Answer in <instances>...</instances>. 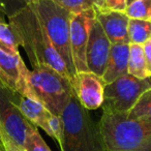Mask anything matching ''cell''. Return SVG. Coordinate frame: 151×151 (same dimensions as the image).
Returning a JSON list of instances; mask_svg holds the SVG:
<instances>
[{
  "mask_svg": "<svg viewBox=\"0 0 151 151\" xmlns=\"http://www.w3.org/2000/svg\"><path fill=\"white\" fill-rule=\"evenodd\" d=\"M63 124L61 151H106L95 123L76 94L71 96L60 114Z\"/></svg>",
  "mask_w": 151,
  "mask_h": 151,
  "instance_id": "obj_3",
  "label": "cell"
},
{
  "mask_svg": "<svg viewBox=\"0 0 151 151\" xmlns=\"http://www.w3.org/2000/svg\"><path fill=\"white\" fill-rule=\"evenodd\" d=\"M129 44L112 45L105 70L101 76L105 84H111L118 78L128 73Z\"/></svg>",
  "mask_w": 151,
  "mask_h": 151,
  "instance_id": "obj_13",
  "label": "cell"
},
{
  "mask_svg": "<svg viewBox=\"0 0 151 151\" xmlns=\"http://www.w3.org/2000/svg\"><path fill=\"white\" fill-rule=\"evenodd\" d=\"M5 22V19H4V15H3L1 12H0V23H3Z\"/></svg>",
  "mask_w": 151,
  "mask_h": 151,
  "instance_id": "obj_30",
  "label": "cell"
},
{
  "mask_svg": "<svg viewBox=\"0 0 151 151\" xmlns=\"http://www.w3.org/2000/svg\"><path fill=\"white\" fill-rule=\"evenodd\" d=\"M0 68L5 76L7 86L12 91L36 99L29 84L30 70L25 65L21 55H13L0 48Z\"/></svg>",
  "mask_w": 151,
  "mask_h": 151,
  "instance_id": "obj_9",
  "label": "cell"
},
{
  "mask_svg": "<svg viewBox=\"0 0 151 151\" xmlns=\"http://www.w3.org/2000/svg\"><path fill=\"white\" fill-rule=\"evenodd\" d=\"M29 5L36 13L53 46L66 65L73 82L77 73L69 42L70 22L73 14L57 5L52 0H34Z\"/></svg>",
  "mask_w": 151,
  "mask_h": 151,
  "instance_id": "obj_4",
  "label": "cell"
},
{
  "mask_svg": "<svg viewBox=\"0 0 151 151\" xmlns=\"http://www.w3.org/2000/svg\"><path fill=\"white\" fill-rule=\"evenodd\" d=\"M94 18V9L75 14L70 22V51L76 71H88L86 64V48L89 28Z\"/></svg>",
  "mask_w": 151,
  "mask_h": 151,
  "instance_id": "obj_8",
  "label": "cell"
},
{
  "mask_svg": "<svg viewBox=\"0 0 151 151\" xmlns=\"http://www.w3.org/2000/svg\"><path fill=\"white\" fill-rule=\"evenodd\" d=\"M7 19L9 27L16 35L19 46L25 51L32 68L48 65L71 81L66 65L57 53L31 5H25Z\"/></svg>",
  "mask_w": 151,
  "mask_h": 151,
  "instance_id": "obj_1",
  "label": "cell"
},
{
  "mask_svg": "<svg viewBox=\"0 0 151 151\" xmlns=\"http://www.w3.org/2000/svg\"><path fill=\"white\" fill-rule=\"evenodd\" d=\"M111 48V42L94 17L89 28L88 42L86 48V64L88 71H91L99 77L103 76Z\"/></svg>",
  "mask_w": 151,
  "mask_h": 151,
  "instance_id": "obj_10",
  "label": "cell"
},
{
  "mask_svg": "<svg viewBox=\"0 0 151 151\" xmlns=\"http://www.w3.org/2000/svg\"><path fill=\"white\" fill-rule=\"evenodd\" d=\"M128 73L138 79L151 78L142 45L129 44Z\"/></svg>",
  "mask_w": 151,
  "mask_h": 151,
  "instance_id": "obj_15",
  "label": "cell"
},
{
  "mask_svg": "<svg viewBox=\"0 0 151 151\" xmlns=\"http://www.w3.org/2000/svg\"><path fill=\"white\" fill-rule=\"evenodd\" d=\"M52 1L73 15L94 9L96 7L94 0H52Z\"/></svg>",
  "mask_w": 151,
  "mask_h": 151,
  "instance_id": "obj_20",
  "label": "cell"
},
{
  "mask_svg": "<svg viewBox=\"0 0 151 151\" xmlns=\"http://www.w3.org/2000/svg\"><path fill=\"white\" fill-rule=\"evenodd\" d=\"M124 14L129 19L151 21V0H134L128 3Z\"/></svg>",
  "mask_w": 151,
  "mask_h": 151,
  "instance_id": "obj_18",
  "label": "cell"
},
{
  "mask_svg": "<svg viewBox=\"0 0 151 151\" xmlns=\"http://www.w3.org/2000/svg\"><path fill=\"white\" fill-rule=\"evenodd\" d=\"M0 87H6V88H9V86H7L6 78H5V76L3 75L2 70H1V68H0Z\"/></svg>",
  "mask_w": 151,
  "mask_h": 151,
  "instance_id": "obj_27",
  "label": "cell"
},
{
  "mask_svg": "<svg viewBox=\"0 0 151 151\" xmlns=\"http://www.w3.org/2000/svg\"><path fill=\"white\" fill-rule=\"evenodd\" d=\"M99 127L106 151H151V119L103 112Z\"/></svg>",
  "mask_w": 151,
  "mask_h": 151,
  "instance_id": "obj_2",
  "label": "cell"
},
{
  "mask_svg": "<svg viewBox=\"0 0 151 151\" xmlns=\"http://www.w3.org/2000/svg\"><path fill=\"white\" fill-rule=\"evenodd\" d=\"M127 34L129 44L144 45L151 40V21L129 19Z\"/></svg>",
  "mask_w": 151,
  "mask_h": 151,
  "instance_id": "obj_16",
  "label": "cell"
},
{
  "mask_svg": "<svg viewBox=\"0 0 151 151\" xmlns=\"http://www.w3.org/2000/svg\"><path fill=\"white\" fill-rule=\"evenodd\" d=\"M94 17L112 45L129 44L127 34L129 18L125 14L105 9H94Z\"/></svg>",
  "mask_w": 151,
  "mask_h": 151,
  "instance_id": "obj_12",
  "label": "cell"
},
{
  "mask_svg": "<svg viewBox=\"0 0 151 151\" xmlns=\"http://www.w3.org/2000/svg\"><path fill=\"white\" fill-rule=\"evenodd\" d=\"M150 76H151V70H150Z\"/></svg>",
  "mask_w": 151,
  "mask_h": 151,
  "instance_id": "obj_34",
  "label": "cell"
},
{
  "mask_svg": "<svg viewBox=\"0 0 151 151\" xmlns=\"http://www.w3.org/2000/svg\"><path fill=\"white\" fill-rule=\"evenodd\" d=\"M75 94L86 110H96L104 103L105 82L103 78L91 71H78L71 82Z\"/></svg>",
  "mask_w": 151,
  "mask_h": 151,
  "instance_id": "obj_11",
  "label": "cell"
},
{
  "mask_svg": "<svg viewBox=\"0 0 151 151\" xmlns=\"http://www.w3.org/2000/svg\"><path fill=\"white\" fill-rule=\"evenodd\" d=\"M16 93L6 87H0V130L23 148L28 134L35 126L20 111L16 104Z\"/></svg>",
  "mask_w": 151,
  "mask_h": 151,
  "instance_id": "obj_7",
  "label": "cell"
},
{
  "mask_svg": "<svg viewBox=\"0 0 151 151\" xmlns=\"http://www.w3.org/2000/svg\"><path fill=\"white\" fill-rule=\"evenodd\" d=\"M132 1H134V0H127V3H130V2H132Z\"/></svg>",
  "mask_w": 151,
  "mask_h": 151,
  "instance_id": "obj_32",
  "label": "cell"
},
{
  "mask_svg": "<svg viewBox=\"0 0 151 151\" xmlns=\"http://www.w3.org/2000/svg\"><path fill=\"white\" fill-rule=\"evenodd\" d=\"M22 1H23L25 5H29V4H31V3L33 2L34 0H22Z\"/></svg>",
  "mask_w": 151,
  "mask_h": 151,
  "instance_id": "obj_29",
  "label": "cell"
},
{
  "mask_svg": "<svg viewBox=\"0 0 151 151\" xmlns=\"http://www.w3.org/2000/svg\"><path fill=\"white\" fill-rule=\"evenodd\" d=\"M16 104L30 123L47 132L48 120L52 113L40 101L16 93Z\"/></svg>",
  "mask_w": 151,
  "mask_h": 151,
  "instance_id": "obj_14",
  "label": "cell"
},
{
  "mask_svg": "<svg viewBox=\"0 0 151 151\" xmlns=\"http://www.w3.org/2000/svg\"><path fill=\"white\" fill-rule=\"evenodd\" d=\"M125 116L128 119H151V88L141 95L134 108Z\"/></svg>",
  "mask_w": 151,
  "mask_h": 151,
  "instance_id": "obj_17",
  "label": "cell"
},
{
  "mask_svg": "<svg viewBox=\"0 0 151 151\" xmlns=\"http://www.w3.org/2000/svg\"><path fill=\"white\" fill-rule=\"evenodd\" d=\"M19 47V42L9 23H0V48L13 55H18L20 54Z\"/></svg>",
  "mask_w": 151,
  "mask_h": 151,
  "instance_id": "obj_19",
  "label": "cell"
},
{
  "mask_svg": "<svg viewBox=\"0 0 151 151\" xmlns=\"http://www.w3.org/2000/svg\"><path fill=\"white\" fill-rule=\"evenodd\" d=\"M127 0H104L103 9L107 11L124 13L127 7Z\"/></svg>",
  "mask_w": 151,
  "mask_h": 151,
  "instance_id": "obj_24",
  "label": "cell"
},
{
  "mask_svg": "<svg viewBox=\"0 0 151 151\" xmlns=\"http://www.w3.org/2000/svg\"><path fill=\"white\" fill-rule=\"evenodd\" d=\"M94 2H95V5H96L95 9H103L104 0H94Z\"/></svg>",
  "mask_w": 151,
  "mask_h": 151,
  "instance_id": "obj_28",
  "label": "cell"
},
{
  "mask_svg": "<svg viewBox=\"0 0 151 151\" xmlns=\"http://www.w3.org/2000/svg\"><path fill=\"white\" fill-rule=\"evenodd\" d=\"M0 137H1L2 144L6 151H25L22 147H20L19 145L16 144L11 138H9V137L3 132H1V130H0Z\"/></svg>",
  "mask_w": 151,
  "mask_h": 151,
  "instance_id": "obj_25",
  "label": "cell"
},
{
  "mask_svg": "<svg viewBox=\"0 0 151 151\" xmlns=\"http://www.w3.org/2000/svg\"><path fill=\"white\" fill-rule=\"evenodd\" d=\"M143 46V50H144V54L146 57V61H147V65H148V69L149 73L151 70V40H147Z\"/></svg>",
  "mask_w": 151,
  "mask_h": 151,
  "instance_id": "obj_26",
  "label": "cell"
},
{
  "mask_svg": "<svg viewBox=\"0 0 151 151\" xmlns=\"http://www.w3.org/2000/svg\"><path fill=\"white\" fill-rule=\"evenodd\" d=\"M0 151H6L4 148V146H3V144H0Z\"/></svg>",
  "mask_w": 151,
  "mask_h": 151,
  "instance_id": "obj_31",
  "label": "cell"
},
{
  "mask_svg": "<svg viewBox=\"0 0 151 151\" xmlns=\"http://www.w3.org/2000/svg\"><path fill=\"white\" fill-rule=\"evenodd\" d=\"M23 6H25V4L22 0H0V12L4 16H7V18Z\"/></svg>",
  "mask_w": 151,
  "mask_h": 151,
  "instance_id": "obj_23",
  "label": "cell"
},
{
  "mask_svg": "<svg viewBox=\"0 0 151 151\" xmlns=\"http://www.w3.org/2000/svg\"><path fill=\"white\" fill-rule=\"evenodd\" d=\"M150 88V78L138 79L126 73L105 86L103 112L126 115L141 95Z\"/></svg>",
  "mask_w": 151,
  "mask_h": 151,
  "instance_id": "obj_6",
  "label": "cell"
},
{
  "mask_svg": "<svg viewBox=\"0 0 151 151\" xmlns=\"http://www.w3.org/2000/svg\"><path fill=\"white\" fill-rule=\"evenodd\" d=\"M29 84L35 99L52 114L60 116L75 91L69 78L48 65L33 67Z\"/></svg>",
  "mask_w": 151,
  "mask_h": 151,
  "instance_id": "obj_5",
  "label": "cell"
},
{
  "mask_svg": "<svg viewBox=\"0 0 151 151\" xmlns=\"http://www.w3.org/2000/svg\"><path fill=\"white\" fill-rule=\"evenodd\" d=\"M0 144H2V141H1V137H0Z\"/></svg>",
  "mask_w": 151,
  "mask_h": 151,
  "instance_id": "obj_33",
  "label": "cell"
},
{
  "mask_svg": "<svg viewBox=\"0 0 151 151\" xmlns=\"http://www.w3.org/2000/svg\"><path fill=\"white\" fill-rule=\"evenodd\" d=\"M23 149L25 151H52L40 136L37 127H34L29 132Z\"/></svg>",
  "mask_w": 151,
  "mask_h": 151,
  "instance_id": "obj_21",
  "label": "cell"
},
{
  "mask_svg": "<svg viewBox=\"0 0 151 151\" xmlns=\"http://www.w3.org/2000/svg\"><path fill=\"white\" fill-rule=\"evenodd\" d=\"M46 132L58 143L59 147H61L63 137V124L60 116L51 114L48 120V127Z\"/></svg>",
  "mask_w": 151,
  "mask_h": 151,
  "instance_id": "obj_22",
  "label": "cell"
}]
</instances>
